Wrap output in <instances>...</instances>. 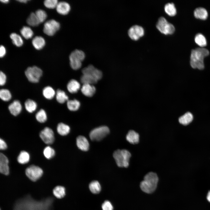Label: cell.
<instances>
[{
    "instance_id": "cell-37",
    "label": "cell",
    "mask_w": 210,
    "mask_h": 210,
    "mask_svg": "<svg viewBox=\"0 0 210 210\" xmlns=\"http://www.w3.org/2000/svg\"><path fill=\"white\" fill-rule=\"evenodd\" d=\"M195 41L197 44L202 47L206 46L207 44L205 37L201 34H198L196 35Z\"/></svg>"
},
{
    "instance_id": "cell-36",
    "label": "cell",
    "mask_w": 210,
    "mask_h": 210,
    "mask_svg": "<svg viewBox=\"0 0 210 210\" xmlns=\"http://www.w3.org/2000/svg\"><path fill=\"white\" fill-rule=\"evenodd\" d=\"M20 32L22 36L26 39L31 38L33 35V32L32 29L27 26L23 27Z\"/></svg>"
},
{
    "instance_id": "cell-27",
    "label": "cell",
    "mask_w": 210,
    "mask_h": 210,
    "mask_svg": "<svg viewBox=\"0 0 210 210\" xmlns=\"http://www.w3.org/2000/svg\"><path fill=\"white\" fill-rule=\"evenodd\" d=\"M24 107L27 111L30 113H32L36 109L37 104L33 100L28 99H27L24 103Z\"/></svg>"
},
{
    "instance_id": "cell-22",
    "label": "cell",
    "mask_w": 210,
    "mask_h": 210,
    "mask_svg": "<svg viewBox=\"0 0 210 210\" xmlns=\"http://www.w3.org/2000/svg\"><path fill=\"white\" fill-rule=\"evenodd\" d=\"M194 15L197 18L205 20L207 18L208 14L206 9L203 8L199 7L195 10Z\"/></svg>"
},
{
    "instance_id": "cell-23",
    "label": "cell",
    "mask_w": 210,
    "mask_h": 210,
    "mask_svg": "<svg viewBox=\"0 0 210 210\" xmlns=\"http://www.w3.org/2000/svg\"><path fill=\"white\" fill-rule=\"evenodd\" d=\"M52 192L56 197L58 199H61L65 195L66 189L63 186H58L54 188Z\"/></svg>"
},
{
    "instance_id": "cell-10",
    "label": "cell",
    "mask_w": 210,
    "mask_h": 210,
    "mask_svg": "<svg viewBox=\"0 0 210 210\" xmlns=\"http://www.w3.org/2000/svg\"><path fill=\"white\" fill-rule=\"evenodd\" d=\"M60 23L54 20H50L46 22L44 25V33L49 36H52L59 29Z\"/></svg>"
},
{
    "instance_id": "cell-38",
    "label": "cell",
    "mask_w": 210,
    "mask_h": 210,
    "mask_svg": "<svg viewBox=\"0 0 210 210\" xmlns=\"http://www.w3.org/2000/svg\"><path fill=\"white\" fill-rule=\"evenodd\" d=\"M0 97L3 101L8 102L11 99L12 95L8 90L2 89L0 90Z\"/></svg>"
},
{
    "instance_id": "cell-7",
    "label": "cell",
    "mask_w": 210,
    "mask_h": 210,
    "mask_svg": "<svg viewBox=\"0 0 210 210\" xmlns=\"http://www.w3.org/2000/svg\"><path fill=\"white\" fill-rule=\"evenodd\" d=\"M42 73V70L36 66L28 67L25 71V75L28 80L34 83L38 82Z\"/></svg>"
},
{
    "instance_id": "cell-28",
    "label": "cell",
    "mask_w": 210,
    "mask_h": 210,
    "mask_svg": "<svg viewBox=\"0 0 210 210\" xmlns=\"http://www.w3.org/2000/svg\"><path fill=\"white\" fill-rule=\"evenodd\" d=\"M56 97L57 101L60 104H63L68 100L69 97L63 91L58 89L56 92Z\"/></svg>"
},
{
    "instance_id": "cell-47",
    "label": "cell",
    "mask_w": 210,
    "mask_h": 210,
    "mask_svg": "<svg viewBox=\"0 0 210 210\" xmlns=\"http://www.w3.org/2000/svg\"><path fill=\"white\" fill-rule=\"evenodd\" d=\"M207 199L208 201L210 202V191H209L207 196Z\"/></svg>"
},
{
    "instance_id": "cell-17",
    "label": "cell",
    "mask_w": 210,
    "mask_h": 210,
    "mask_svg": "<svg viewBox=\"0 0 210 210\" xmlns=\"http://www.w3.org/2000/svg\"><path fill=\"white\" fill-rule=\"evenodd\" d=\"M56 8L57 11L59 13L65 15L69 12L71 7L70 4L67 2L62 1L58 2Z\"/></svg>"
},
{
    "instance_id": "cell-19",
    "label": "cell",
    "mask_w": 210,
    "mask_h": 210,
    "mask_svg": "<svg viewBox=\"0 0 210 210\" xmlns=\"http://www.w3.org/2000/svg\"><path fill=\"white\" fill-rule=\"evenodd\" d=\"M80 83L75 79H71L68 83L67 88L68 91L71 93H76L80 88Z\"/></svg>"
},
{
    "instance_id": "cell-8",
    "label": "cell",
    "mask_w": 210,
    "mask_h": 210,
    "mask_svg": "<svg viewBox=\"0 0 210 210\" xmlns=\"http://www.w3.org/2000/svg\"><path fill=\"white\" fill-rule=\"evenodd\" d=\"M109 132V129L107 126H101L91 130L89 134V137L92 141H99L105 137Z\"/></svg>"
},
{
    "instance_id": "cell-29",
    "label": "cell",
    "mask_w": 210,
    "mask_h": 210,
    "mask_svg": "<svg viewBox=\"0 0 210 210\" xmlns=\"http://www.w3.org/2000/svg\"><path fill=\"white\" fill-rule=\"evenodd\" d=\"M57 130L60 134L65 136L69 132L70 128L68 125L63 123H60L57 126Z\"/></svg>"
},
{
    "instance_id": "cell-49",
    "label": "cell",
    "mask_w": 210,
    "mask_h": 210,
    "mask_svg": "<svg viewBox=\"0 0 210 210\" xmlns=\"http://www.w3.org/2000/svg\"><path fill=\"white\" fill-rule=\"evenodd\" d=\"M1 2L3 3L6 4L8 3L9 1L8 0H1L0 1Z\"/></svg>"
},
{
    "instance_id": "cell-46",
    "label": "cell",
    "mask_w": 210,
    "mask_h": 210,
    "mask_svg": "<svg viewBox=\"0 0 210 210\" xmlns=\"http://www.w3.org/2000/svg\"><path fill=\"white\" fill-rule=\"evenodd\" d=\"M6 54V50L3 46H1L0 47V57L1 58L4 57Z\"/></svg>"
},
{
    "instance_id": "cell-24",
    "label": "cell",
    "mask_w": 210,
    "mask_h": 210,
    "mask_svg": "<svg viewBox=\"0 0 210 210\" xmlns=\"http://www.w3.org/2000/svg\"><path fill=\"white\" fill-rule=\"evenodd\" d=\"M89 188L90 192L95 194L99 193L101 190V186L100 183L96 180L92 181L89 183Z\"/></svg>"
},
{
    "instance_id": "cell-31",
    "label": "cell",
    "mask_w": 210,
    "mask_h": 210,
    "mask_svg": "<svg viewBox=\"0 0 210 210\" xmlns=\"http://www.w3.org/2000/svg\"><path fill=\"white\" fill-rule=\"evenodd\" d=\"M67 106L68 108L70 111H75L79 108L80 103L76 99L68 100L67 102Z\"/></svg>"
},
{
    "instance_id": "cell-40",
    "label": "cell",
    "mask_w": 210,
    "mask_h": 210,
    "mask_svg": "<svg viewBox=\"0 0 210 210\" xmlns=\"http://www.w3.org/2000/svg\"><path fill=\"white\" fill-rule=\"evenodd\" d=\"M43 153L46 158L50 159L54 157L55 152L53 149L50 146H47L44 149Z\"/></svg>"
},
{
    "instance_id": "cell-12",
    "label": "cell",
    "mask_w": 210,
    "mask_h": 210,
    "mask_svg": "<svg viewBox=\"0 0 210 210\" xmlns=\"http://www.w3.org/2000/svg\"><path fill=\"white\" fill-rule=\"evenodd\" d=\"M40 136L46 144H52L54 140V133L52 130L48 127H46L41 131Z\"/></svg>"
},
{
    "instance_id": "cell-11",
    "label": "cell",
    "mask_w": 210,
    "mask_h": 210,
    "mask_svg": "<svg viewBox=\"0 0 210 210\" xmlns=\"http://www.w3.org/2000/svg\"><path fill=\"white\" fill-rule=\"evenodd\" d=\"M128 34L132 40H137L144 34V30L141 26L135 25L132 26L128 30Z\"/></svg>"
},
{
    "instance_id": "cell-15",
    "label": "cell",
    "mask_w": 210,
    "mask_h": 210,
    "mask_svg": "<svg viewBox=\"0 0 210 210\" xmlns=\"http://www.w3.org/2000/svg\"><path fill=\"white\" fill-rule=\"evenodd\" d=\"M22 108L20 102L18 100L14 101L8 106V109L10 113L15 116L20 113L22 110Z\"/></svg>"
},
{
    "instance_id": "cell-25",
    "label": "cell",
    "mask_w": 210,
    "mask_h": 210,
    "mask_svg": "<svg viewBox=\"0 0 210 210\" xmlns=\"http://www.w3.org/2000/svg\"><path fill=\"white\" fill-rule=\"evenodd\" d=\"M193 119L192 114L190 112H188L181 116L178 119V121L181 124L186 125L190 123Z\"/></svg>"
},
{
    "instance_id": "cell-48",
    "label": "cell",
    "mask_w": 210,
    "mask_h": 210,
    "mask_svg": "<svg viewBox=\"0 0 210 210\" xmlns=\"http://www.w3.org/2000/svg\"><path fill=\"white\" fill-rule=\"evenodd\" d=\"M28 0H19L18 1L22 3H26Z\"/></svg>"
},
{
    "instance_id": "cell-1",
    "label": "cell",
    "mask_w": 210,
    "mask_h": 210,
    "mask_svg": "<svg viewBox=\"0 0 210 210\" xmlns=\"http://www.w3.org/2000/svg\"><path fill=\"white\" fill-rule=\"evenodd\" d=\"M25 198L18 201L14 210H48L52 201L48 199L40 202L28 197Z\"/></svg>"
},
{
    "instance_id": "cell-9",
    "label": "cell",
    "mask_w": 210,
    "mask_h": 210,
    "mask_svg": "<svg viewBox=\"0 0 210 210\" xmlns=\"http://www.w3.org/2000/svg\"><path fill=\"white\" fill-rule=\"evenodd\" d=\"M27 177L31 181H35L38 180L42 175L43 171L40 167L34 165L27 167L25 171Z\"/></svg>"
},
{
    "instance_id": "cell-45",
    "label": "cell",
    "mask_w": 210,
    "mask_h": 210,
    "mask_svg": "<svg viewBox=\"0 0 210 210\" xmlns=\"http://www.w3.org/2000/svg\"><path fill=\"white\" fill-rule=\"evenodd\" d=\"M7 145L6 142L3 140L0 139V148L1 150H4L6 149Z\"/></svg>"
},
{
    "instance_id": "cell-14",
    "label": "cell",
    "mask_w": 210,
    "mask_h": 210,
    "mask_svg": "<svg viewBox=\"0 0 210 210\" xmlns=\"http://www.w3.org/2000/svg\"><path fill=\"white\" fill-rule=\"evenodd\" d=\"M8 160L7 157L3 154H0V172L5 175H8L9 172L8 165Z\"/></svg>"
},
{
    "instance_id": "cell-26",
    "label": "cell",
    "mask_w": 210,
    "mask_h": 210,
    "mask_svg": "<svg viewBox=\"0 0 210 210\" xmlns=\"http://www.w3.org/2000/svg\"><path fill=\"white\" fill-rule=\"evenodd\" d=\"M42 93L45 98L49 100L52 99L55 94V90L50 86L45 87L43 90Z\"/></svg>"
},
{
    "instance_id": "cell-41",
    "label": "cell",
    "mask_w": 210,
    "mask_h": 210,
    "mask_svg": "<svg viewBox=\"0 0 210 210\" xmlns=\"http://www.w3.org/2000/svg\"><path fill=\"white\" fill-rule=\"evenodd\" d=\"M40 23L45 21L47 17V14L45 11L41 9L37 10L35 13Z\"/></svg>"
},
{
    "instance_id": "cell-5",
    "label": "cell",
    "mask_w": 210,
    "mask_h": 210,
    "mask_svg": "<svg viewBox=\"0 0 210 210\" xmlns=\"http://www.w3.org/2000/svg\"><path fill=\"white\" fill-rule=\"evenodd\" d=\"M85 57V53L82 50L76 49L73 51L69 56L71 67L75 70L80 69L81 66L82 62Z\"/></svg>"
},
{
    "instance_id": "cell-4",
    "label": "cell",
    "mask_w": 210,
    "mask_h": 210,
    "mask_svg": "<svg viewBox=\"0 0 210 210\" xmlns=\"http://www.w3.org/2000/svg\"><path fill=\"white\" fill-rule=\"evenodd\" d=\"M113 156L119 167H127L129 166L131 154L128 150H117L113 152Z\"/></svg>"
},
{
    "instance_id": "cell-34",
    "label": "cell",
    "mask_w": 210,
    "mask_h": 210,
    "mask_svg": "<svg viewBox=\"0 0 210 210\" xmlns=\"http://www.w3.org/2000/svg\"><path fill=\"white\" fill-rule=\"evenodd\" d=\"M10 37L13 43L16 46L19 47L23 45V40L19 35L15 33H12L10 34Z\"/></svg>"
},
{
    "instance_id": "cell-21",
    "label": "cell",
    "mask_w": 210,
    "mask_h": 210,
    "mask_svg": "<svg viewBox=\"0 0 210 210\" xmlns=\"http://www.w3.org/2000/svg\"><path fill=\"white\" fill-rule=\"evenodd\" d=\"M32 44L36 49L40 50L44 46L45 41L44 38L41 36H36L33 38L32 41Z\"/></svg>"
},
{
    "instance_id": "cell-13",
    "label": "cell",
    "mask_w": 210,
    "mask_h": 210,
    "mask_svg": "<svg viewBox=\"0 0 210 210\" xmlns=\"http://www.w3.org/2000/svg\"><path fill=\"white\" fill-rule=\"evenodd\" d=\"M83 74H87L92 76L97 81L102 77V71L95 68L93 65H90L84 68L82 70Z\"/></svg>"
},
{
    "instance_id": "cell-32",
    "label": "cell",
    "mask_w": 210,
    "mask_h": 210,
    "mask_svg": "<svg viewBox=\"0 0 210 210\" xmlns=\"http://www.w3.org/2000/svg\"><path fill=\"white\" fill-rule=\"evenodd\" d=\"M164 9L165 12L170 16H174L176 13V8L172 3H168L165 4Z\"/></svg>"
},
{
    "instance_id": "cell-42",
    "label": "cell",
    "mask_w": 210,
    "mask_h": 210,
    "mask_svg": "<svg viewBox=\"0 0 210 210\" xmlns=\"http://www.w3.org/2000/svg\"><path fill=\"white\" fill-rule=\"evenodd\" d=\"M58 3L57 0H46L44 2L45 6L50 9L56 8Z\"/></svg>"
},
{
    "instance_id": "cell-30",
    "label": "cell",
    "mask_w": 210,
    "mask_h": 210,
    "mask_svg": "<svg viewBox=\"0 0 210 210\" xmlns=\"http://www.w3.org/2000/svg\"><path fill=\"white\" fill-rule=\"evenodd\" d=\"M27 22L29 25L35 27L38 26L40 23L35 13H32L27 18Z\"/></svg>"
},
{
    "instance_id": "cell-44",
    "label": "cell",
    "mask_w": 210,
    "mask_h": 210,
    "mask_svg": "<svg viewBox=\"0 0 210 210\" xmlns=\"http://www.w3.org/2000/svg\"><path fill=\"white\" fill-rule=\"evenodd\" d=\"M6 74L2 71L0 72V85L1 86L4 85L6 82Z\"/></svg>"
},
{
    "instance_id": "cell-3",
    "label": "cell",
    "mask_w": 210,
    "mask_h": 210,
    "mask_svg": "<svg viewBox=\"0 0 210 210\" xmlns=\"http://www.w3.org/2000/svg\"><path fill=\"white\" fill-rule=\"evenodd\" d=\"M158 181V178L156 173L149 172L146 175L144 180L141 182L140 188L146 193H151L156 189Z\"/></svg>"
},
{
    "instance_id": "cell-2",
    "label": "cell",
    "mask_w": 210,
    "mask_h": 210,
    "mask_svg": "<svg viewBox=\"0 0 210 210\" xmlns=\"http://www.w3.org/2000/svg\"><path fill=\"white\" fill-rule=\"evenodd\" d=\"M209 54L207 49L199 48L192 50L190 57V64L194 69L202 70L204 68V59Z\"/></svg>"
},
{
    "instance_id": "cell-16",
    "label": "cell",
    "mask_w": 210,
    "mask_h": 210,
    "mask_svg": "<svg viewBox=\"0 0 210 210\" xmlns=\"http://www.w3.org/2000/svg\"><path fill=\"white\" fill-rule=\"evenodd\" d=\"M77 146L82 150L87 151L89 149V144L88 139L83 136H78L76 139Z\"/></svg>"
},
{
    "instance_id": "cell-6",
    "label": "cell",
    "mask_w": 210,
    "mask_h": 210,
    "mask_svg": "<svg viewBox=\"0 0 210 210\" xmlns=\"http://www.w3.org/2000/svg\"><path fill=\"white\" fill-rule=\"evenodd\" d=\"M156 27L161 33L165 35L172 34L175 30L173 25L168 22L163 17H161L159 18L157 22Z\"/></svg>"
},
{
    "instance_id": "cell-33",
    "label": "cell",
    "mask_w": 210,
    "mask_h": 210,
    "mask_svg": "<svg viewBox=\"0 0 210 210\" xmlns=\"http://www.w3.org/2000/svg\"><path fill=\"white\" fill-rule=\"evenodd\" d=\"M29 154L26 151H22L20 152L18 155L17 160L20 164H24L27 163L29 161Z\"/></svg>"
},
{
    "instance_id": "cell-18",
    "label": "cell",
    "mask_w": 210,
    "mask_h": 210,
    "mask_svg": "<svg viewBox=\"0 0 210 210\" xmlns=\"http://www.w3.org/2000/svg\"><path fill=\"white\" fill-rule=\"evenodd\" d=\"M82 93L85 96L91 97L96 92V88L93 85L83 84L81 89Z\"/></svg>"
},
{
    "instance_id": "cell-35",
    "label": "cell",
    "mask_w": 210,
    "mask_h": 210,
    "mask_svg": "<svg viewBox=\"0 0 210 210\" xmlns=\"http://www.w3.org/2000/svg\"><path fill=\"white\" fill-rule=\"evenodd\" d=\"M81 82L83 84L93 85L96 83L98 81L92 76L87 74H83L80 78Z\"/></svg>"
},
{
    "instance_id": "cell-43",
    "label": "cell",
    "mask_w": 210,
    "mask_h": 210,
    "mask_svg": "<svg viewBox=\"0 0 210 210\" xmlns=\"http://www.w3.org/2000/svg\"><path fill=\"white\" fill-rule=\"evenodd\" d=\"M102 210H113V207L110 201L106 200L102 203Z\"/></svg>"
},
{
    "instance_id": "cell-39",
    "label": "cell",
    "mask_w": 210,
    "mask_h": 210,
    "mask_svg": "<svg viewBox=\"0 0 210 210\" xmlns=\"http://www.w3.org/2000/svg\"><path fill=\"white\" fill-rule=\"evenodd\" d=\"M36 118L39 122L43 123L47 119V115L45 111L42 109H41L36 114Z\"/></svg>"
},
{
    "instance_id": "cell-20",
    "label": "cell",
    "mask_w": 210,
    "mask_h": 210,
    "mask_svg": "<svg viewBox=\"0 0 210 210\" xmlns=\"http://www.w3.org/2000/svg\"><path fill=\"white\" fill-rule=\"evenodd\" d=\"M126 139L131 144H136L139 142V135L134 131L130 130L126 136Z\"/></svg>"
}]
</instances>
